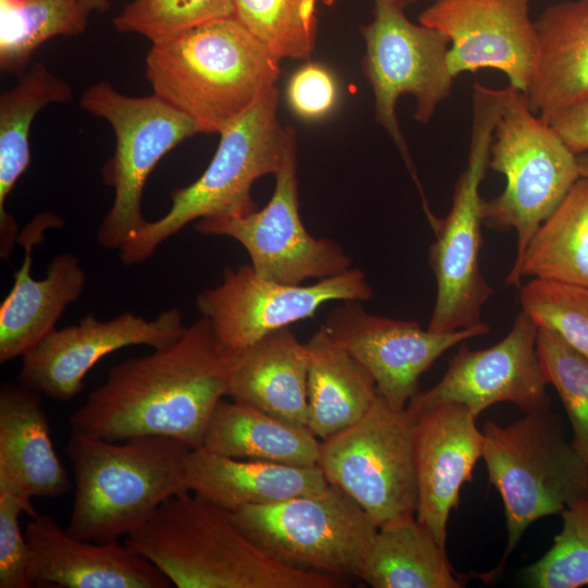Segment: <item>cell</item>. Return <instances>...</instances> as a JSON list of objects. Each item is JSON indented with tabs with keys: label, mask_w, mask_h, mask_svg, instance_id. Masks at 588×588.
Here are the masks:
<instances>
[{
	"label": "cell",
	"mask_w": 588,
	"mask_h": 588,
	"mask_svg": "<svg viewBox=\"0 0 588 588\" xmlns=\"http://www.w3.org/2000/svg\"><path fill=\"white\" fill-rule=\"evenodd\" d=\"M409 413L418 486L416 518L445 548L450 514L482 458L483 434L476 425L478 417L463 404L443 403Z\"/></svg>",
	"instance_id": "d6986e66"
},
{
	"label": "cell",
	"mask_w": 588,
	"mask_h": 588,
	"mask_svg": "<svg viewBox=\"0 0 588 588\" xmlns=\"http://www.w3.org/2000/svg\"><path fill=\"white\" fill-rule=\"evenodd\" d=\"M34 585L66 588H170L169 578L125 541L93 542L70 535L48 514L25 526Z\"/></svg>",
	"instance_id": "44dd1931"
},
{
	"label": "cell",
	"mask_w": 588,
	"mask_h": 588,
	"mask_svg": "<svg viewBox=\"0 0 588 588\" xmlns=\"http://www.w3.org/2000/svg\"><path fill=\"white\" fill-rule=\"evenodd\" d=\"M399 5H402L403 8H405L406 5L415 2V1H418V0H390Z\"/></svg>",
	"instance_id": "b9f144b4"
},
{
	"label": "cell",
	"mask_w": 588,
	"mask_h": 588,
	"mask_svg": "<svg viewBox=\"0 0 588 588\" xmlns=\"http://www.w3.org/2000/svg\"><path fill=\"white\" fill-rule=\"evenodd\" d=\"M318 466L378 528L416 516L414 417L406 407L378 394L359 420L320 440Z\"/></svg>",
	"instance_id": "8fae6325"
},
{
	"label": "cell",
	"mask_w": 588,
	"mask_h": 588,
	"mask_svg": "<svg viewBox=\"0 0 588 588\" xmlns=\"http://www.w3.org/2000/svg\"><path fill=\"white\" fill-rule=\"evenodd\" d=\"M145 73L154 94L212 134L275 88L280 59L230 16L151 44Z\"/></svg>",
	"instance_id": "3957f363"
},
{
	"label": "cell",
	"mask_w": 588,
	"mask_h": 588,
	"mask_svg": "<svg viewBox=\"0 0 588 588\" xmlns=\"http://www.w3.org/2000/svg\"><path fill=\"white\" fill-rule=\"evenodd\" d=\"M358 578L373 588H462L442 547L416 516L378 528Z\"/></svg>",
	"instance_id": "f546056e"
},
{
	"label": "cell",
	"mask_w": 588,
	"mask_h": 588,
	"mask_svg": "<svg viewBox=\"0 0 588 588\" xmlns=\"http://www.w3.org/2000/svg\"><path fill=\"white\" fill-rule=\"evenodd\" d=\"M307 379L306 343L285 327L237 354L226 396L307 427Z\"/></svg>",
	"instance_id": "d4e9b609"
},
{
	"label": "cell",
	"mask_w": 588,
	"mask_h": 588,
	"mask_svg": "<svg viewBox=\"0 0 588 588\" xmlns=\"http://www.w3.org/2000/svg\"><path fill=\"white\" fill-rule=\"evenodd\" d=\"M328 485L318 465L234 458L205 448L192 450L186 461L188 491L229 512L317 492Z\"/></svg>",
	"instance_id": "cb8c5ba5"
},
{
	"label": "cell",
	"mask_w": 588,
	"mask_h": 588,
	"mask_svg": "<svg viewBox=\"0 0 588 588\" xmlns=\"http://www.w3.org/2000/svg\"><path fill=\"white\" fill-rule=\"evenodd\" d=\"M562 529L553 546L527 566L524 577L536 588H579L588 586V492L560 514Z\"/></svg>",
	"instance_id": "836d02e7"
},
{
	"label": "cell",
	"mask_w": 588,
	"mask_h": 588,
	"mask_svg": "<svg viewBox=\"0 0 588 588\" xmlns=\"http://www.w3.org/2000/svg\"><path fill=\"white\" fill-rule=\"evenodd\" d=\"M371 297L372 289L357 268L310 285H293L264 279L244 264L225 268L221 283L196 296V307L222 348L238 354L265 335L313 317L328 302Z\"/></svg>",
	"instance_id": "5bb4252c"
},
{
	"label": "cell",
	"mask_w": 588,
	"mask_h": 588,
	"mask_svg": "<svg viewBox=\"0 0 588 588\" xmlns=\"http://www.w3.org/2000/svg\"><path fill=\"white\" fill-rule=\"evenodd\" d=\"M505 88L489 160V168L504 175L505 186L500 195L482 200L481 217L490 228L515 230L516 261L580 173L577 156L550 123L530 110L525 93L510 85Z\"/></svg>",
	"instance_id": "ba28073f"
},
{
	"label": "cell",
	"mask_w": 588,
	"mask_h": 588,
	"mask_svg": "<svg viewBox=\"0 0 588 588\" xmlns=\"http://www.w3.org/2000/svg\"><path fill=\"white\" fill-rule=\"evenodd\" d=\"M69 83L52 74L42 63L23 72L17 83L0 97V257L9 260L19 240L14 217L5 201L30 163L29 132L41 109L50 103L69 102Z\"/></svg>",
	"instance_id": "484cf974"
},
{
	"label": "cell",
	"mask_w": 588,
	"mask_h": 588,
	"mask_svg": "<svg viewBox=\"0 0 588 588\" xmlns=\"http://www.w3.org/2000/svg\"><path fill=\"white\" fill-rule=\"evenodd\" d=\"M125 542L177 588H338L341 579L273 558L231 513L192 492L164 501Z\"/></svg>",
	"instance_id": "7a4b0ae2"
},
{
	"label": "cell",
	"mask_w": 588,
	"mask_h": 588,
	"mask_svg": "<svg viewBox=\"0 0 588 588\" xmlns=\"http://www.w3.org/2000/svg\"><path fill=\"white\" fill-rule=\"evenodd\" d=\"M230 16L233 0H133L112 24L120 33L139 34L154 44Z\"/></svg>",
	"instance_id": "e575fe53"
},
{
	"label": "cell",
	"mask_w": 588,
	"mask_h": 588,
	"mask_svg": "<svg viewBox=\"0 0 588 588\" xmlns=\"http://www.w3.org/2000/svg\"><path fill=\"white\" fill-rule=\"evenodd\" d=\"M338 94L333 74L324 65L314 62L294 72L286 87L291 110L309 121L326 117L334 108Z\"/></svg>",
	"instance_id": "74e56055"
},
{
	"label": "cell",
	"mask_w": 588,
	"mask_h": 588,
	"mask_svg": "<svg viewBox=\"0 0 588 588\" xmlns=\"http://www.w3.org/2000/svg\"><path fill=\"white\" fill-rule=\"evenodd\" d=\"M277 87L218 134V148L203 174L171 193L169 211L147 221L119 250L123 264L149 259L156 249L186 224L204 219L238 217L257 209L252 197L255 181L277 174L289 142V126L278 119Z\"/></svg>",
	"instance_id": "5b68a950"
},
{
	"label": "cell",
	"mask_w": 588,
	"mask_h": 588,
	"mask_svg": "<svg viewBox=\"0 0 588 588\" xmlns=\"http://www.w3.org/2000/svg\"><path fill=\"white\" fill-rule=\"evenodd\" d=\"M537 354L548 384L560 396L572 428V443L588 462V358L554 331L539 327Z\"/></svg>",
	"instance_id": "d6a6232c"
},
{
	"label": "cell",
	"mask_w": 588,
	"mask_h": 588,
	"mask_svg": "<svg viewBox=\"0 0 588 588\" xmlns=\"http://www.w3.org/2000/svg\"><path fill=\"white\" fill-rule=\"evenodd\" d=\"M336 0H233L234 16L280 60H306L315 49L317 8Z\"/></svg>",
	"instance_id": "1f68e13d"
},
{
	"label": "cell",
	"mask_w": 588,
	"mask_h": 588,
	"mask_svg": "<svg viewBox=\"0 0 588 588\" xmlns=\"http://www.w3.org/2000/svg\"><path fill=\"white\" fill-rule=\"evenodd\" d=\"M192 449L167 437L108 441L72 430L66 452L74 499L66 531L93 542L126 538L171 497L189 492Z\"/></svg>",
	"instance_id": "277c9868"
},
{
	"label": "cell",
	"mask_w": 588,
	"mask_h": 588,
	"mask_svg": "<svg viewBox=\"0 0 588 588\" xmlns=\"http://www.w3.org/2000/svg\"><path fill=\"white\" fill-rule=\"evenodd\" d=\"M539 327L524 310L498 343L470 350L461 345L443 377L407 404L415 412L432 405L457 403L475 416L497 403H512L526 413L549 409L551 399L537 354Z\"/></svg>",
	"instance_id": "2e32d148"
},
{
	"label": "cell",
	"mask_w": 588,
	"mask_h": 588,
	"mask_svg": "<svg viewBox=\"0 0 588 588\" xmlns=\"http://www.w3.org/2000/svg\"><path fill=\"white\" fill-rule=\"evenodd\" d=\"M519 303L538 327L554 331L588 358V289L531 279L519 285Z\"/></svg>",
	"instance_id": "d590c367"
},
{
	"label": "cell",
	"mask_w": 588,
	"mask_h": 588,
	"mask_svg": "<svg viewBox=\"0 0 588 588\" xmlns=\"http://www.w3.org/2000/svg\"><path fill=\"white\" fill-rule=\"evenodd\" d=\"M64 226L52 211L35 216L20 232L17 244L24 259L14 272V283L0 305V363L22 357L56 330L65 308L76 302L87 275L78 258L71 253L54 256L42 279L32 275L33 250L44 242L45 232Z\"/></svg>",
	"instance_id": "ffe728a7"
},
{
	"label": "cell",
	"mask_w": 588,
	"mask_h": 588,
	"mask_svg": "<svg viewBox=\"0 0 588 588\" xmlns=\"http://www.w3.org/2000/svg\"><path fill=\"white\" fill-rule=\"evenodd\" d=\"M0 488L27 501L60 498L72 488L40 394L19 382H3L0 389Z\"/></svg>",
	"instance_id": "7402d4cb"
},
{
	"label": "cell",
	"mask_w": 588,
	"mask_h": 588,
	"mask_svg": "<svg viewBox=\"0 0 588 588\" xmlns=\"http://www.w3.org/2000/svg\"><path fill=\"white\" fill-rule=\"evenodd\" d=\"M236 359L201 317L174 342L114 365L71 416L72 430L108 441L167 437L201 448Z\"/></svg>",
	"instance_id": "6da1fadb"
},
{
	"label": "cell",
	"mask_w": 588,
	"mask_h": 588,
	"mask_svg": "<svg viewBox=\"0 0 588 588\" xmlns=\"http://www.w3.org/2000/svg\"><path fill=\"white\" fill-rule=\"evenodd\" d=\"M577 162H578L580 177H584L588 181V152L578 155Z\"/></svg>",
	"instance_id": "60d3db41"
},
{
	"label": "cell",
	"mask_w": 588,
	"mask_h": 588,
	"mask_svg": "<svg viewBox=\"0 0 588 588\" xmlns=\"http://www.w3.org/2000/svg\"><path fill=\"white\" fill-rule=\"evenodd\" d=\"M79 3L87 14L94 11L105 13L110 8L109 0H79Z\"/></svg>",
	"instance_id": "ab89813d"
},
{
	"label": "cell",
	"mask_w": 588,
	"mask_h": 588,
	"mask_svg": "<svg viewBox=\"0 0 588 588\" xmlns=\"http://www.w3.org/2000/svg\"><path fill=\"white\" fill-rule=\"evenodd\" d=\"M201 448L234 458L315 466L320 440L306 426L247 404L221 400L211 415Z\"/></svg>",
	"instance_id": "83f0119b"
},
{
	"label": "cell",
	"mask_w": 588,
	"mask_h": 588,
	"mask_svg": "<svg viewBox=\"0 0 588 588\" xmlns=\"http://www.w3.org/2000/svg\"><path fill=\"white\" fill-rule=\"evenodd\" d=\"M308 351V429L319 439L347 428L371 407L378 393L370 372L321 327Z\"/></svg>",
	"instance_id": "4316f807"
},
{
	"label": "cell",
	"mask_w": 588,
	"mask_h": 588,
	"mask_svg": "<svg viewBox=\"0 0 588 588\" xmlns=\"http://www.w3.org/2000/svg\"><path fill=\"white\" fill-rule=\"evenodd\" d=\"M79 106L108 121L114 131L115 149L101 171L114 198L99 225L97 241L107 249L120 250L148 221L142 212V199L157 163L182 142L204 132L199 123L158 95L126 96L105 81L90 85Z\"/></svg>",
	"instance_id": "9c48e42d"
},
{
	"label": "cell",
	"mask_w": 588,
	"mask_h": 588,
	"mask_svg": "<svg viewBox=\"0 0 588 588\" xmlns=\"http://www.w3.org/2000/svg\"><path fill=\"white\" fill-rule=\"evenodd\" d=\"M549 123L571 152H588V97L561 110Z\"/></svg>",
	"instance_id": "f35d334b"
},
{
	"label": "cell",
	"mask_w": 588,
	"mask_h": 588,
	"mask_svg": "<svg viewBox=\"0 0 588 588\" xmlns=\"http://www.w3.org/2000/svg\"><path fill=\"white\" fill-rule=\"evenodd\" d=\"M30 518L39 514L32 501L0 488V588H29V547L22 532L19 517Z\"/></svg>",
	"instance_id": "8d00e7d4"
},
{
	"label": "cell",
	"mask_w": 588,
	"mask_h": 588,
	"mask_svg": "<svg viewBox=\"0 0 588 588\" xmlns=\"http://www.w3.org/2000/svg\"><path fill=\"white\" fill-rule=\"evenodd\" d=\"M362 303L342 301L322 328L370 372L377 393L397 408L407 406L418 392L421 375L444 352L490 330L482 322L453 332H432L417 321L369 314Z\"/></svg>",
	"instance_id": "9a60e30c"
},
{
	"label": "cell",
	"mask_w": 588,
	"mask_h": 588,
	"mask_svg": "<svg viewBox=\"0 0 588 588\" xmlns=\"http://www.w3.org/2000/svg\"><path fill=\"white\" fill-rule=\"evenodd\" d=\"M87 16L79 0H0L1 70L23 73L45 41L83 34Z\"/></svg>",
	"instance_id": "4dcf8cb0"
},
{
	"label": "cell",
	"mask_w": 588,
	"mask_h": 588,
	"mask_svg": "<svg viewBox=\"0 0 588 588\" xmlns=\"http://www.w3.org/2000/svg\"><path fill=\"white\" fill-rule=\"evenodd\" d=\"M530 277L588 289V181L580 177L538 226L506 275L519 287Z\"/></svg>",
	"instance_id": "f1b7e54d"
},
{
	"label": "cell",
	"mask_w": 588,
	"mask_h": 588,
	"mask_svg": "<svg viewBox=\"0 0 588 588\" xmlns=\"http://www.w3.org/2000/svg\"><path fill=\"white\" fill-rule=\"evenodd\" d=\"M506 88L473 85L471 132L467 162L453 192L446 217L439 219L429 265L437 283L427 329L453 332L482 323L481 310L493 290L480 269L482 198L480 185L489 168L493 132Z\"/></svg>",
	"instance_id": "52a82bcc"
},
{
	"label": "cell",
	"mask_w": 588,
	"mask_h": 588,
	"mask_svg": "<svg viewBox=\"0 0 588 588\" xmlns=\"http://www.w3.org/2000/svg\"><path fill=\"white\" fill-rule=\"evenodd\" d=\"M259 547L292 567L358 577L378 526L341 488L230 512Z\"/></svg>",
	"instance_id": "30bf717a"
},
{
	"label": "cell",
	"mask_w": 588,
	"mask_h": 588,
	"mask_svg": "<svg viewBox=\"0 0 588 588\" xmlns=\"http://www.w3.org/2000/svg\"><path fill=\"white\" fill-rule=\"evenodd\" d=\"M186 330L177 308L147 319L125 311L100 320L94 314L56 329L22 356L17 382L47 397L66 402L84 388L87 372L110 353L135 345L152 348L177 340Z\"/></svg>",
	"instance_id": "e0dca14e"
},
{
	"label": "cell",
	"mask_w": 588,
	"mask_h": 588,
	"mask_svg": "<svg viewBox=\"0 0 588 588\" xmlns=\"http://www.w3.org/2000/svg\"><path fill=\"white\" fill-rule=\"evenodd\" d=\"M481 431L482 460L502 499L507 529L502 561L485 575L495 578L532 523L561 514L588 492V462L566 439L550 408L526 413L506 425L490 420Z\"/></svg>",
	"instance_id": "8992f818"
},
{
	"label": "cell",
	"mask_w": 588,
	"mask_h": 588,
	"mask_svg": "<svg viewBox=\"0 0 588 588\" xmlns=\"http://www.w3.org/2000/svg\"><path fill=\"white\" fill-rule=\"evenodd\" d=\"M537 63L525 91L530 110L547 121L588 97V0H565L535 21Z\"/></svg>",
	"instance_id": "603a6c76"
},
{
	"label": "cell",
	"mask_w": 588,
	"mask_h": 588,
	"mask_svg": "<svg viewBox=\"0 0 588 588\" xmlns=\"http://www.w3.org/2000/svg\"><path fill=\"white\" fill-rule=\"evenodd\" d=\"M360 32L366 46L362 69L372 90L375 119L399 148L427 208L397 121L396 103L402 95H411L415 120L422 124L431 120L438 106L450 97L455 78L448 61L450 41L438 29L413 23L404 8L390 0H373L372 21Z\"/></svg>",
	"instance_id": "7c38bea8"
},
{
	"label": "cell",
	"mask_w": 588,
	"mask_h": 588,
	"mask_svg": "<svg viewBox=\"0 0 588 588\" xmlns=\"http://www.w3.org/2000/svg\"><path fill=\"white\" fill-rule=\"evenodd\" d=\"M531 1L434 0L418 20L449 39L448 61L454 77L493 69L525 93L538 56Z\"/></svg>",
	"instance_id": "ac0fdd59"
},
{
	"label": "cell",
	"mask_w": 588,
	"mask_h": 588,
	"mask_svg": "<svg viewBox=\"0 0 588 588\" xmlns=\"http://www.w3.org/2000/svg\"><path fill=\"white\" fill-rule=\"evenodd\" d=\"M268 204L238 216L204 218L195 230L206 235L229 236L238 242L250 266L264 279L282 284H302L326 279L352 268V258L331 238H316L299 216L296 133L289 125V142Z\"/></svg>",
	"instance_id": "4fadbf2b"
}]
</instances>
